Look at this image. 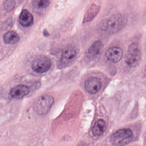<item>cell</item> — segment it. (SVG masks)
Masks as SVG:
<instances>
[{
	"label": "cell",
	"instance_id": "ba28073f",
	"mask_svg": "<svg viewBox=\"0 0 146 146\" xmlns=\"http://www.w3.org/2000/svg\"><path fill=\"white\" fill-rule=\"evenodd\" d=\"M101 85V82L100 78L92 77L85 82L84 87L87 92L92 94H94L99 91Z\"/></svg>",
	"mask_w": 146,
	"mask_h": 146
},
{
	"label": "cell",
	"instance_id": "9a60e30c",
	"mask_svg": "<svg viewBox=\"0 0 146 146\" xmlns=\"http://www.w3.org/2000/svg\"><path fill=\"white\" fill-rule=\"evenodd\" d=\"M50 0H33L32 5L38 9H45L50 4Z\"/></svg>",
	"mask_w": 146,
	"mask_h": 146
},
{
	"label": "cell",
	"instance_id": "8992f818",
	"mask_svg": "<svg viewBox=\"0 0 146 146\" xmlns=\"http://www.w3.org/2000/svg\"><path fill=\"white\" fill-rule=\"evenodd\" d=\"M77 52L73 47H67L62 52L60 56L58 67L63 68L70 64L76 57Z\"/></svg>",
	"mask_w": 146,
	"mask_h": 146
},
{
	"label": "cell",
	"instance_id": "e0dca14e",
	"mask_svg": "<svg viewBox=\"0 0 146 146\" xmlns=\"http://www.w3.org/2000/svg\"><path fill=\"white\" fill-rule=\"evenodd\" d=\"M43 34L45 36H49V33H48L46 29L43 31Z\"/></svg>",
	"mask_w": 146,
	"mask_h": 146
},
{
	"label": "cell",
	"instance_id": "30bf717a",
	"mask_svg": "<svg viewBox=\"0 0 146 146\" xmlns=\"http://www.w3.org/2000/svg\"><path fill=\"white\" fill-rule=\"evenodd\" d=\"M30 92V90L28 86L23 84H19L11 90L10 95L14 99H21L28 95Z\"/></svg>",
	"mask_w": 146,
	"mask_h": 146
},
{
	"label": "cell",
	"instance_id": "3957f363",
	"mask_svg": "<svg viewBox=\"0 0 146 146\" xmlns=\"http://www.w3.org/2000/svg\"><path fill=\"white\" fill-rule=\"evenodd\" d=\"M133 132L128 128L120 129L110 137V142L113 145L123 146L129 143L132 140Z\"/></svg>",
	"mask_w": 146,
	"mask_h": 146
},
{
	"label": "cell",
	"instance_id": "5b68a950",
	"mask_svg": "<svg viewBox=\"0 0 146 146\" xmlns=\"http://www.w3.org/2000/svg\"><path fill=\"white\" fill-rule=\"evenodd\" d=\"M141 58V51L139 44L137 42L131 43L128 48L125 59L126 64L130 67L135 66Z\"/></svg>",
	"mask_w": 146,
	"mask_h": 146
},
{
	"label": "cell",
	"instance_id": "52a82bcc",
	"mask_svg": "<svg viewBox=\"0 0 146 146\" xmlns=\"http://www.w3.org/2000/svg\"><path fill=\"white\" fill-rule=\"evenodd\" d=\"M105 55L107 59L110 62L117 63L123 58V51L119 47H112L106 51Z\"/></svg>",
	"mask_w": 146,
	"mask_h": 146
},
{
	"label": "cell",
	"instance_id": "277c9868",
	"mask_svg": "<svg viewBox=\"0 0 146 146\" xmlns=\"http://www.w3.org/2000/svg\"><path fill=\"white\" fill-rule=\"evenodd\" d=\"M52 62L46 56L40 55L35 58L31 63V68L35 72L39 74L45 73L51 68Z\"/></svg>",
	"mask_w": 146,
	"mask_h": 146
},
{
	"label": "cell",
	"instance_id": "2e32d148",
	"mask_svg": "<svg viewBox=\"0 0 146 146\" xmlns=\"http://www.w3.org/2000/svg\"><path fill=\"white\" fill-rule=\"evenodd\" d=\"M16 5L15 0H5L3 6L5 11L7 12H10L14 10Z\"/></svg>",
	"mask_w": 146,
	"mask_h": 146
},
{
	"label": "cell",
	"instance_id": "5bb4252c",
	"mask_svg": "<svg viewBox=\"0 0 146 146\" xmlns=\"http://www.w3.org/2000/svg\"><path fill=\"white\" fill-rule=\"evenodd\" d=\"M106 128V122L103 119L96 121L92 129V133L95 136H100L105 132Z\"/></svg>",
	"mask_w": 146,
	"mask_h": 146
},
{
	"label": "cell",
	"instance_id": "7c38bea8",
	"mask_svg": "<svg viewBox=\"0 0 146 146\" xmlns=\"http://www.w3.org/2000/svg\"><path fill=\"white\" fill-rule=\"evenodd\" d=\"M33 15L26 9H23L21 12L19 18V22L24 27H29L34 23Z\"/></svg>",
	"mask_w": 146,
	"mask_h": 146
},
{
	"label": "cell",
	"instance_id": "7a4b0ae2",
	"mask_svg": "<svg viewBox=\"0 0 146 146\" xmlns=\"http://www.w3.org/2000/svg\"><path fill=\"white\" fill-rule=\"evenodd\" d=\"M54 102V99L52 96L43 95L36 100L33 105V108L37 114L45 115L51 110Z\"/></svg>",
	"mask_w": 146,
	"mask_h": 146
},
{
	"label": "cell",
	"instance_id": "8fae6325",
	"mask_svg": "<svg viewBox=\"0 0 146 146\" xmlns=\"http://www.w3.org/2000/svg\"><path fill=\"white\" fill-rule=\"evenodd\" d=\"M100 9V6L98 5L92 4L84 14L83 19V24L88 23L92 22L99 14Z\"/></svg>",
	"mask_w": 146,
	"mask_h": 146
},
{
	"label": "cell",
	"instance_id": "4fadbf2b",
	"mask_svg": "<svg viewBox=\"0 0 146 146\" xmlns=\"http://www.w3.org/2000/svg\"><path fill=\"white\" fill-rule=\"evenodd\" d=\"M20 40V36L18 34L14 31H7L3 36V41L7 44H16Z\"/></svg>",
	"mask_w": 146,
	"mask_h": 146
},
{
	"label": "cell",
	"instance_id": "9c48e42d",
	"mask_svg": "<svg viewBox=\"0 0 146 146\" xmlns=\"http://www.w3.org/2000/svg\"><path fill=\"white\" fill-rule=\"evenodd\" d=\"M103 45L100 41H96L90 46L87 53V57L91 60H94L100 57L102 50Z\"/></svg>",
	"mask_w": 146,
	"mask_h": 146
},
{
	"label": "cell",
	"instance_id": "6da1fadb",
	"mask_svg": "<svg viewBox=\"0 0 146 146\" xmlns=\"http://www.w3.org/2000/svg\"><path fill=\"white\" fill-rule=\"evenodd\" d=\"M127 23V18L125 16L121 14H113L101 21L99 28L102 31L115 34L123 29Z\"/></svg>",
	"mask_w": 146,
	"mask_h": 146
}]
</instances>
